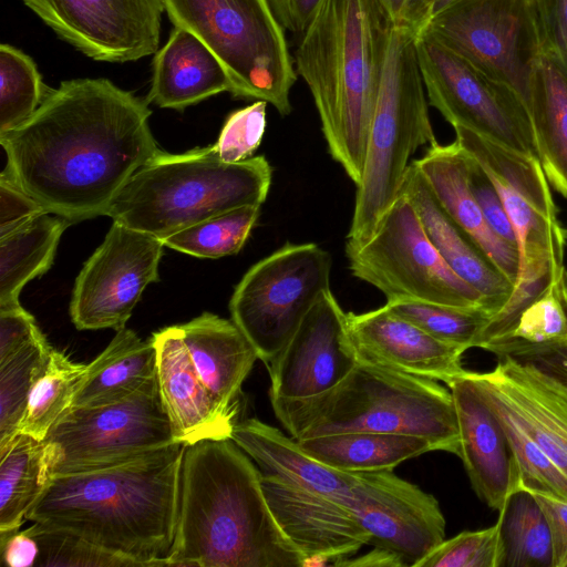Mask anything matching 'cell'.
<instances>
[{
  "mask_svg": "<svg viewBox=\"0 0 567 567\" xmlns=\"http://www.w3.org/2000/svg\"><path fill=\"white\" fill-rule=\"evenodd\" d=\"M274 14L285 30L302 33L321 0H268Z\"/></svg>",
  "mask_w": 567,
  "mask_h": 567,
  "instance_id": "obj_51",
  "label": "cell"
},
{
  "mask_svg": "<svg viewBox=\"0 0 567 567\" xmlns=\"http://www.w3.org/2000/svg\"><path fill=\"white\" fill-rule=\"evenodd\" d=\"M156 375L152 339L133 330L116 331L109 346L89 364L71 408L97 406L123 400Z\"/></svg>",
  "mask_w": 567,
  "mask_h": 567,
  "instance_id": "obj_30",
  "label": "cell"
},
{
  "mask_svg": "<svg viewBox=\"0 0 567 567\" xmlns=\"http://www.w3.org/2000/svg\"><path fill=\"white\" fill-rule=\"evenodd\" d=\"M43 442L51 474H62L125 463L176 441L155 375L123 400L70 408Z\"/></svg>",
  "mask_w": 567,
  "mask_h": 567,
  "instance_id": "obj_11",
  "label": "cell"
},
{
  "mask_svg": "<svg viewBox=\"0 0 567 567\" xmlns=\"http://www.w3.org/2000/svg\"><path fill=\"white\" fill-rule=\"evenodd\" d=\"M51 348L42 337L0 362V447L20 432L34 370Z\"/></svg>",
  "mask_w": 567,
  "mask_h": 567,
  "instance_id": "obj_39",
  "label": "cell"
},
{
  "mask_svg": "<svg viewBox=\"0 0 567 567\" xmlns=\"http://www.w3.org/2000/svg\"><path fill=\"white\" fill-rule=\"evenodd\" d=\"M332 258L313 243H287L251 266L229 301L231 320L266 364L330 289Z\"/></svg>",
  "mask_w": 567,
  "mask_h": 567,
  "instance_id": "obj_10",
  "label": "cell"
},
{
  "mask_svg": "<svg viewBox=\"0 0 567 567\" xmlns=\"http://www.w3.org/2000/svg\"><path fill=\"white\" fill-rule=\"evenodd\" d=\"M498 512V567H553L551 533L535 495L516 489Z\"/></svg>",
  "mask_w": 567,
  "mask_h": 567,
  "instance_id": "obj_34",
  "label": "cell"
},
{
  "mask_svg": "<svg viewBox=\"0 0 567 567\" xmlns=\"http://www.w3.org/2000/svg\"><path fill=\"white\" fill-rule=\"evenodd\" d=\"M415 44L429 103L453 127L467 128L539 161L526 104L513 89L425 33L416 34Z\"/></svg>",
  "mask_w": 567,
  "mask_h": 567,
  "instance_id": "obj_13",
  "label": "cell"
},
{
  "mask_svg": "<svg viewBox=\"0 0 567 567\" xmlns=\"http://www.w3.org/2000/svg\"><path fill=\"white\" fill-rule=\"evenodd\" d=\"M454 131L455 141L477 159L501 197L516 234L519 267L564 252V230L540 162L467 128Z\"/></svg>",
  "mask_w": 567,
  "mask_h": 567,
  "instance_id": "obj_15",
  "label": "cell"
},
{
  "mask_svg": "<svg viewBox=\"0 0 567 567\" xmlns=\"http://www.w3.org/2000/svg\"><path fill=\"white\" fill-rule=\"evenodd\" d=\"M499 534L497 522L480 530H465L444 539L415 567H498Z\"/></svg>",
  "mask_w": 567,
  "mask_h": 567,
  "instance_id": "obj_42",
  "label": "cell"
},
{
  "mask_svg": "<svg viewBox=\"0 0 567 567\" xmlns=\"http://www.w3.org/2000/svg\"><path fill=\"white\" fill-rule=\"evenodd\" d=\"M163 241L113 220L76 277L70 316L79 330L125 328L145 288L158 280Z\"/></svg>",
  "mask_w": 567,
  "mask_h": 567,
  "instance_id": "obj_14",
  "label": "cell"
},
{
  "mask_svg": "<svg viewBox=\"0 0 567 567\" xmlns=\"http://www.w3.org/2000/svg\"><path fill=\"white\" fill-rule=\"evenodd\" d=\"M27 529L40 546L37 566L138 567L134 561L106 551L75 534L38 523Z\"/></svg>",
  "mask_w": 567,
  "mask_h": 567,
  "instance_id": "obj_41",
  "label": "cell"
},
{
  "mask_svg": "<svg viewBox=\"0 0 567 567\" xmlns=\"http://www.w3.org/2000/svg\"><path fill=\"white\" fill-rule=\"evenodd\" d=\"M425 177L447 215L466 233L489 261L515 284L519 257L517 248L497 236L474 197L467 173V154L456 142L435 143L423 157L412 161Z\"/></svg>",
  "mask_w": 567,
  "mask_h": 567,
  "instance_id": "obj_25",
  "label": "cell"
},
{
  "mask_svg": "<svg viewBox=\"0 0 567 567\" xmlns=\"http://www.w3.org/2000/svg\"><path fill=\"white\" fill-rule=\"evenodd\" d=\"M234 441L257 465L261 475L319 493L344 504L359 473L329 467L308 455L290 435L258 419L238 421Z\"/></svg>",
  "mask_w": 567,
  "mask_h": 567,
  "instance_id": "obj_26",
  "label": "cell"
},
{
  "mask_svg": "<svg viewBox=\"0 0 567 567\" xmlns=\"http://www.w3.org/2000/svg\"><path fill=\"white\" fill-rule=\"evenodd\" d=\"M85 370L52 347L34 370L20 432L43 441L71 408Z\"/></svg>",
  "mask_w": 567,
  "mask_h": 567,
  "instance_id": "obj_35",
  "label": "cell"
},
{
  "mask_svg": "<svg viewBox=\"0 0 567 567\" xmlns=\"http://www.w3.org/2000/svg\"><path fill=\"white\" fill-rule=\"evenodd\" d=\"M147 101L106 79L48 87L38 110L0 134L3 171L48 213L71 223L105 216L133 174L162 150Z\"/></svg>",
  "mask_w": 567,
  "mask_h": 567,
  "instance_id": "obj_1",
  "label": "cell"
},
{
  "mask_svg": "<svg viewBox=\"0 0 567 567\" xmlns=\"http://www.w3.org/2000/svg\"><path fill=\"white\" fill-rule=\"evenodd\" d=\"M389 13L391 14L394 23L404 25L409 0H381Z\"/></svg>",
  "mask_w": 567,
  "mask_h": 567,
  "instance_id": "obj_53",
  "label": "cell"
},
{
  "mask_svg": "<svg viewBox=\"0 0 567 567\" xmlns=\"http://www.w3.org/2000/svg\"><path fill=\"white\" fill-rule=\"evenodd\" d=\"M61 39L97 61L157 52L163 0H22Z\"/></svg>",
  "mask_w": 567,
  "mask_h": 567,
  "instance_id": "obj_16",
  "label": "cell"
},
{
  "mask_svg": "<svg viewBox=\"0 0 567 567\" xmlns=\"http://www.w3.org/2000/svg\"><path fill=\"white\" fill-rule=\"evenodd\" d=\"M415 43V32L393 24L346 247L373 235L400 195L411 156L437 143Z\"/></svg>",
  "mask_w": 567,
  "mask_h": 567,
  "instance_id": "obj_7",
  "label": "cell"
},
{
  "mask_svg": "<svg viewBox=\"0 0 567 567\" xmlns=\"http://www.w3.org/2000/svg\"><path fill=\"white\" fill-rule=\"evenodd\" d=\"M320 463L349 473L393 470L411 457L434 451L425 437L379 432H342L297 441Z\"/></svg>",
  "mask_w": 567,
  "mask_h": 567,
  "instance_id": "obj_31",
  "label": "cell"
},
{
  "mask_svg": "<svg viewBox=\"0 0 567 567\" xmlns=\"http://www.w3.org/2000/svg\"><path fill=\"white\" fill-rule=\"evenodd\" d=\"M267 503L261 473L230 439L185 445L166 566L302 567Z\"/></svg>",
  "mask_w": 567,
  "mask_h": 567,
  "instance_id": "obj_3",
  "label": "cell"
},
{
  "mask_svg": "<svg viewBox=\"0 0 567 567\" xmlns=\"http://www.w3.org/2000/svg\"><path fill=\"white\" fill-rule=\"evenodd\" d=\"M482 349L526 365L567 390V338L546 343L499 338Z\"/></svg>",
  "mask_w": 567,
  "mask_h": 567,
  "instance_id": "obj_43",
  "label": "cell"
},
{
  "mask_svg": "<svg viewBox=\"0 0 567 567\" xmlns=\"http://www.w3.org/2000/svg\"><path fill=\"white\" fill-rule=\"evenodd\" d=\"M358 362L347 312L329 289L267 363L270 399L300 400L321 394L340 383Z\"/></svg>",
  "mask_w": 567,
  "mask_h": 567,
  "instance_id": "obj_18",
  "label": "cell"
},
{
  "mask_svg": "<svg viewBox=\"0 0 567 567\" xmlns=\"http://www.w3.org/2000/svg\"><path fill=\"white\" fill-rule=\"evenodd\" d=\"M464 375L491 410L512 417L567 475L566 389L507 357L489 371Z\"/></svg>",
  "mask_w": 567,
  "mask_h": 567,
  "instance_id": "obj_19",
  "label": "cell"
},
{
  "mask_svg": "<svg viewBox=\"0 0 567 567\" xmlns=\"http://www.w3.org/2000/svg\"><path fill=\"white\" fill-rule=\"evenodd\" d=\"M346 254L352 276L379 289L386 300L485 310L480 292L449 267L427 237L416 209L402 194L373 235L361 246L346 247Z\"/></svg>",
  "mask_w": 567,
  "mask_h": 567,
  "instance_id": "obj_9",
  "label": "cell"
},
{
  "mask_svg": "<svg viewBox=\"0 0 567 567\" xmlns=\"http://www.w3.org/2000/svg\"><path fill=\"white\" fill-rule=\"evenodd\" d=\"M261 485L277 524L305 557L326 556L333 565L368 545V534L344 504L269 476L261 475Z\"/></svg>",
  "mask_w": 567,
  "mask_h": 567,
  "instance_id": "obj_22",
  "label": "cell"
},
{
  "mask_svg": "<svg viewBox=\"0 0 567 567\" xmlns=\"http://www.w3.org/2000/svg\"><path fill=\"white\" fill-rule=\"evenodd\" d=\"M51 476L43 441L19 432L0 447V536L19 530Z\"/></svg>",
  "mask_w": 567,
  "mask_h": 567,
  "instance_id": "obj_33",
  "label": "cell"
},
{
  "mask_svg": "<svg viewBox=\"0 0 567 567\" xmlns=\"http://www.w3.org/2000/svg\"><path fill=\"white\" fill-rule=\"evenodd\" d=\"M221 92H233L224 65L197 37L175 27L154 56L147 103L183 111Z\"/></svg>",
  "mask_w": 567,
  "mask_h": 567,
  "instance_id": "obj_28",
  "label": "cell"
},
{
  "mask_svg": "<svg viewBox=\"0 0 567 567\" xmlns=\"http://www.w3.org/2000/svg\"><path fill=\"white\" fill-rule=\"evenodd\" d=\"M527 110L546 177L567 197V72L544 51L534 65Z\"/></svg>",
  "mask_w": 567,
  "mask_h": 567,
  "instance_id": "obj_29",
  "label": "cell"
},
{
  "mask_svg": "<svg viewBox=\"0 0 567 567\" xmlns=\"http://www.w3.org/2000/svg\"><path fill=\"white\" fill-rule=\"evenodd\" d=\"M337 567H408L394 553L375 547L359 557H343L334 561Z\"/></svg>",
  "mask_w": 567,
  "mask_h": 567,
  "instance_id": "obj_52",
  "label": "cell"
},
{
  "mask_svg": "<svg viewBox=\"0 0 567 567\" xmlns=\"http://www.w3.org/2000/svg\"><path fill=\"white\" fill-rule=\"evenodd\" d=\"M347 319L360 360L446 384L466 371L462 364L465 350L433 337L386 305L348 312Z\"/></svg>",
  "mask_w": 567,
  "mask_h": 567,
  "instance_id": "obj_20",
  "label": "cell"
},
{
  "mask_svg": "<svg viewBox=\"0 0 567 567\" xmlns=\"http://www.w3.org/2000/svg\"><path fill=\"white\" fill-rule=\"evenodd\" d=\"M261 206H243L182 229L164 239V246L199 258L237 254L254 228Z\"/></svg>",
  "mask_w": 567,
  "mask_h": 567,
  "instance_id": "obj_36",
  "label": "cell"
},
{
  "mask_svg": "<svg viewBox=\"0 0 567 567\" xmlns=\"http://www.w3.org/2000/svg\"><path fill=\"white\" fill-rule=\"evenodd\" d=\"M385 305L433 337L465 351L477 347L478 337L491 317L481 308H458L412 299L386 300Z\"/></svg>",
  "mask_w": 567,
  "mask_h": 567,
  "instance_id": "obj_38",
  "label": "cell"
},
{
  "mask_svg": "<svg viewBox=\"0 0 567 567\" xmlns=\"http://www.w3.org/2000/svg\"><path fill=\"white\" fill-rule=\"evenodd\" d=\"M501 338L528 343H546L567 338L566 269H563L548 289L523 311L513 330Z\"/></svg>",
  "mask_w": 567,
  "mask_h": 567,
  "instance_id": "obj_40",
  "label": "cell"
},
{
  "mask_svg": "<svg viewBox=\"0 0 567 567\" xmlns=\"http://www.w3.org/2000/svg\"><path fill=\"white\" fill-rule=\"evenodd\" d=\"M543 51L567 72V0H532Z\"/></svg>",
  "mask_w": 567,
  "mask_h": 567,
  "instance_id": "obj_46",
  "label": "cell"
},
{
  "mask_svg": "<svg viewBox=\"0 0 567 567\" xmlns=\"http://www.w3.org/2000/svg\"><path fill=\"white\" fill-rule=\"evenodd\" d=\"M70 224L61 216L43 213L0 236V306L19 302L23 287L50 269Z\"/></svg>",
  "mask_w": 567,
  "mask_h": 567,
  "instance_id": "obj_32",
  "label": "cell"
},
{
  "mask_svg": "<svg viewBox=\"0 0 567 567\" xmlns=\"http://www.w3.org/2000/svg\"><path fill=\"white\" fill-rule=\"evenodd\" d=\"M464 373L447 383L457 416L458 457L476 495L499 511L519 489L516 460L501 422Z\"/></svg>",
  "mask_w": 567,
  "mask_h": 567,
  "instance_id": "obj_23",
  "label": "cell"
},
{
  "mask_svg": "<svg viewBox=\"0 0 567 567\" xmlns=\"http://www.w3.org/2000/svg\"><path fill=\"white\" fill-rule=\"evenodd\" d=\"M185 445L107 467L51 474L25 515L134 561L166 566L177 525Z\"/></svg>",
  "mask_w": 567,
  "mask_h": 567,
  "instance_id": "obj_2",
  "label": "cell"
},
{
  "mask_svg": "<svg viewBox=\"0 0 567 567\" xmlns=\"http://www.w3.org/2000/svg\"><path fill=\"white\" fill-rule=\"evenodd\" d=\"M393 24L381 0H321L295 52L328 151L355 186Z\"/></svg>",
  "mask_w": 567,
  "mask_h": 567,
  "instance_id": "obj_4",
  "label": "cell"
},
{
  "mask_svg": "<svg viewBox=\"0 0 567 567\" xmlns=\"http://www.w3.org/2000/svg\"><path fill=\"white\" fill-rule=\"evenodd\" d=\"M179 328L203 383L223 408L239 413L241 385L259 359L250 341L233 320L210 312Z\"/></svg>",
  "mask_w": 567,
  "mask_h": 567,
  "instance_id": "obj_27",
  "label": "cell"
},
{
  "mask_svg": "<svg viewBox=\"0 0 567 567\" xmlns=\"http://www.w3.org/2000/svg\"><path fill=\"white\" fill-rule=\"evenodd\" d=\"M175 27L197 37L224 65L231 95L291 112L297 80L285 29L268 0H163Z\"/></svg>",
  "mask_w": 567,
  "mask_h": 567,
  "instance_id": "obj_8",
  "label": "cell"
},
{
  "mask_svg": "<svg viewBox=\"0 0 567 567\" xmlns=\"http://www.w3.org/2000/svg\"><path fill=\"white\" fill-rule=\"evenodd\" d=\"M43 213L48 212L35 199L21 189L7 173H1L0 236Z\"/></svg>",
  "mask_w": 567,
  "mask_h": 567,
  "instance_id": "obj_48",
  "label": "cell"
},
{
  "mask_svg": "<svg viewBox=\"0 0 567 567\" xmlns=\"http://www.w3.org/2000/svg\"><path fill=\"white\" fill-rule=\"evenodd\" d=\"M270 402L278 421L297 441L357 431L410 434L429 440L434 451L460 454L450 389L436 380L360 359L340 383L321 394Z\"/></svg>",
  "mask_w": 567,
  "mask_h": 567,
  "instance_id": "obj_5",
  "label": "cell"
},
{
  "mask_svg": "<svg viewBox=\"0 0 567 567\" xmlns=\"http://www.w3.org/2000/svg\"><path fill=\"white\" fill-rule=\"evenodd\" d=\"M344 505L368 534V545L413 566L445 539L437 499L392 470L359 473Z\"/></svg>",
  "mask_w": 567,
  "mask_h": 567,
  "instance_id": "obj_17",
  "label": "cell"
},
{
  "mask_svg": "<svg viewBox=\"0 0 567 567\" xmlns=\"http://www.w3.org/2000/svg\"><path fill=\"white\" fill-rule=\"evenodd\" d=\"M549 524L553 567H567V502L534 494Z\"/></svg>",
  "mask_w": 567,
  "mask_h": 567,
  "instance_id": "obj_49",
  "label": "cell"
},
{
  "mask_svg": "<svg viewBox=\"0 0 567 567\" xmlns=\"http://www.w3.org/2000/svg\"><path fill=\"white\" fill-rule=\"evenodd\" d=\"M2 563L9 567L37 566L40 546L37 538L28 530H17L0 536Z\"/></svg>",
  "mask_w": 567,
  "mask_h": 567,
  "instance_id": "obj_50",
  "label": "cell"
},
{
  "mask_svg": "<svg viewBox=\"0 0 567 567\" xmlns=\"http://www.w3.org/2000/svg\"><path fill=\"white\" fill-rule=\"evenodd\" d=\"M272 169L264 156L224 162L214 145L181 154L161 151L112 200L105 216L161 240L243 206H261Z\"/></svg>",
  "mask_w": 567,
  "mask_h": 567,
  "instance_id": "obj_6",
  "label": "cell"
},
{
  "mask_svg": "<svg viewBox=\"0 0 567 567\" xmlns=\"http://www.w3.org/2000/svg\"><path fill=\"white\" fill-rule=\"evenodd\" d=\"M416 209L425 233L449 267L480 292L491 317L511 297V282L447 215L425 177L411 162L401 192Z\"/></svg>",
  "mask_w": 567,
  "mask_h": 567,
  "instance_id": "obj_24",
  "label": "cell"
},
{
  "mask_svg": "<svg viewBox=\"0 0 567 567\" xmlns=\"http://www.w3.org/2000/svg\"><path fill=\"white\" fill-rule=\"evenodd\" d=\"M47 90L29 55L10 44L0 45V134L27 121L42 103Z\"/></svg>",
  "mask_w": 567,
  "mask_h": 567,
  "instance_id": "obj_37",
  "label": "cell"
},
{
  "mask_svg": "<svg viewBox=\"0 0 567 567\" xmlns=\"http://www.w3.org/2000/svg\"><path fill=\"white\" fill-rule=\"evenodd\" d=\"M466 154L468 184L486 221L497 236L508 245L517 248L515 230L494 184L477 159L470 153L466 152Z\"/></svg>",
  "mask_w": 567,
  "mask_h": 567,
  "instance_id": "obj_45",
  "label": "cell"
},
{
  "mask_svg": "<svg viewBox=\"0 0 567 567\" xmlns=\"http://www.w3.org/2000/svg\"><path fill=\"white\" fill-rule=\"evenodd\" d=\"M156 350V380L164 411L176 442L228 440L238 413L223 408L200 380L179 326L152 336Z\"/></svg>",
  "mask_w": 567,
  "mask_h": 567,
  "instance_id": "obj_21",
  "label": "cell"
},
{
  "mask_svg": "<svg viewBox=\"0 0 567 567\" xmlns=\"http://www.w3.org/2000/svg\"><path fill=\"white\" fill-rule=\"evenodd\" d=\"M420 33L508 85L527 107L534 65L543 52L532 0H456Z\"/></svg>",
  "mask_w": 567,
  "mask_h": 567,
  "instance_id": "obj_12",
  "label": "cell"
},
{
  "mask_svg": "<svg viewBox=\"0 0 567 567\" xmlns=\"http://www.w3.org/2000/svg\"><path fill=\"white\" fill-rule=\"evenodd\" d=\"M42 337L34 317L20 301L0 306V362Z\"/></svg>",
  "mask_w": 567,
  "mask_h": 567,
  "instance_id": "obj_47",
  "label": "cell"
},
{
  "mask_svg": "<svg viewBox=\"0 0 567 567\" xmlns=\"http://www.w3.org/2000/svg\"><path fill=\"white\" fill-rule=\"evenodd\" d=\"M267 102L252 104L233 112L226 120L214 147L227 163L245 161L255 153L266 128Z\"/></svg>",
  "mask_w": 567,
  "mask_h": 567,
  "instance_id": "obj_44",
  "label": "cell"
}]
</instances>
